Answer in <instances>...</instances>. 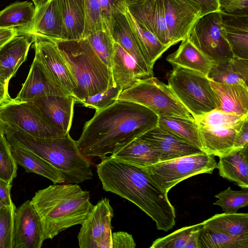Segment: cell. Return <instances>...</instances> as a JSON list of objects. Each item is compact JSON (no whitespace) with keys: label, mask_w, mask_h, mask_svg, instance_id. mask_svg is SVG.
I'll list each match as a JSON object with an SVG mask.
<instances>
[{"label":"cell","mask_w":248,"mask_h":248,"mask_svg":"<svg viewBox=\"0 0 248 248\" xmlns=\"http://www.w3.org/2000/svg\"><path fill=\"white\" fill-rule=\"evenodd\" d=\"M158 122V116L147 108L117 100L108 107L95 111L84 124L77 144L88 158L102 159L157 126Z\"/></svg>","instance_id":"cell-1"},{"label":"cell","mask_w":248,"mask_h":248,"mask_svg":"<svg viewBox=\"0 0 248 248\" xmlns=\"http://www.w3.org/2000/svg\"><path fill=\"white\" fill-rule=\"evenodd\" d=\"M221 11L227 13L248 12V0H233Z\"/></svg>","instance_id":"cell-51"},{"label":"cell","mask_w":248,"mask_h":248,"mask_svg":"<svg viewBox=\"0 0 248 248\" xmlns=\"http://www.w3.org/2000/svg\"><path fill=\"white\" fill-rule=\"evenodd\" d=\"M220 13L222 31L234 57L248 59V12Z\"/></svg>","instance_id":"cell-22"},{"label":"cell","mask_w":248,"mask_h":248,"mask_svg":"<svg viewBox=\"0 0 248 248\" xmlns=\"http://www.w3.org/2000/svg\"><path fill=\"white\" fill-rule=\"evenodd\" d=\"M3 132L11 145L28 149L55 167L65 183L79 184L93 178L91 164L81 152L67 133L52 138H38L2 125Z\"/></svg>","instance_id":"cell-4"},{"label":"cell","mask_w":248,"mask_h":248,"mask_svg":"<svg viewBox=\"0 0 248 248\" xmlns=\"http://www.w3.org/2000/svg\"><path fill=\"white\" fill-rule=\"evenodd\" d=\"M247 145H248V120L243 123L237 132L233 150L242 149Z\"/></svg>","instance_id":"cell-48"},{"label":"cell","mask_w":248,"mask_h":248,"mask_svg":"<svg viewBox=\"0 0 248 248\" xmlns=\"http://www.w3.org/2000/svg\"><path fill=\"white\" fill-rule=\"evenodd\" d=\"M123 10L144 55L153 67L155 62L169 47L162 44L152 32L140 25L128 11L123 0Z\"/></svg>","instance_id":"cell-31"},{"label":"cell","mask_w":248,"mask_h":248,"mask_svg":"<svg viewBox=\"0 0 248 248\" xmlns=\"http://www.w3.org/2000/svg\"><path fill=\"white\" fill-rule=\"evenodd\" d=\"M30 33L53 41L68 40L59 0H46L35 7Z\"/></svg>","instance_id":"cell-17"},{"label":"cell","mask_w":248,"mask_h":248,"mask_svg":"<svg viewBox=\"0 0 248 248\" xmlns=\"http://www.w3.org/2000/svg\"><path fill=\"white\" fill-rule=\"evenodd\" d=\"M31 102L53 126L65 134L71 128L75 99L71 95H51Z\"/></svg>","instance_id":"cell-19"},{"label":"cell","mask_w":248,"mask_h":248,"mask_svg":"<svg viewBox=\"0 0 248 248\" xmlns=\"http://www.w3.org/2000/svg\"><path fill=\"white\" fill-rule=\"evenodd\" d=\"M116 0H99L104 29L110 34L112 6Z\"/></svg>","instance_id":"cell-46"},{"label":"cell","mask_w":248,"mask_h":248,"mask_svg":"<svg viewBox=\"0 0 248 248\" xmlns=\"http://www.w3.org/2000/svg\"><path fill=\"white\" fill-rule=\"evenodd\" d=\"M44 241L40 217L27 200L15 210L13 248H40Z\"/></svg>","instance_id":"cell-13"},{"label":"cell","mask_w":248,"mask_h":248,"mask_svg":"<svg viewBox=\"0 0 248 248\" xmlns=\"http://www.w3.org/2000/svg\"><path fill=\"white\" fill-rule=\"evenodd\" d=\"M113 209L104 198L93 207L78 235L80 248H112L111 220Z\"/></svg>","instance_id":"cell-12"},{"label":"cell","mask_w":248,"mask_h":248,"mask_svg":"<svg viewBox=\"0 0 248 248\" xmlns=\"http://www.w3.org/2000/svg\"><path fill=\"white\" fill-rule=\"evenodd\" d=\"M68 40L83 38L85 23V0H59Z\"/></svg>","instance_id":"cell-33"},{"label":"cell","mask_w":248,"mask_h":248,"mask_svg":"<svg viewBox=\"0 0 248 248\" xmlns=\"http://www.w3.org/2000/svg\"><path fill=\"white\" fill-rule=\"evenodd\" d=\"M17 169L11 144L2 129L0 132V179L12 184L16 176Z\"/></svg>","instance_id":"cell-40"},{"label":"cell","mask_w":248,"mask_h":248,"mask_svg":"<svg viewBox=\"0 0 248 248\" xmlns=\"http://www.w3.org/2000/svg\"><path fill=\"white\" fill-rule=\"evenodd\" d=\"M86 38L102 61L111 69L114 42L110 34L100 30L91 33Z\"/></svg>","instance_id":"cell-39"},{"label":"cell","mask_w":248,"mask_h":248,"mask_svg":"<svg viewBox=\"0 0 248 248\" xmlns=\"http://www.w3.org/2000/svg\"><path fill=\"white\" fill-rule=\"evenodd\" d=\"M11 187L12 184L0 179V201L5 206H15L11 198Z\"/></svg>","instance_id":"cell-50"},{"label":"cell","mask_w":248,"mask_h":248,"mask_svg":"<svg viewBox=\"0 0 248 248\" xmlns=\"http://www.w3.org/2000/svg\"><path fill=\"white\" fill-rule=\"evenodd\" d=\"M166 22L172 46L185 39L201 16L198 5L190 0H162Z\"/></svg>","instance_id":"cell-14"},{"label":"cell","mask_w":248,"mask_h":248,"mask_svg":"<svg viewBox=\"0 0 248 248\" xmlns=\"http://www.w3.org/2000/svg\"><path fill=\"white\" fill-rule=\"evenodd\" d=\"M216 169L222 177L248 188V145L219 157Z\"/></svg>","instance_id":"cell-25"},{"label":"cell","mask_w":248,"mask_h":248,"mask_svg":"<svg viewBox=\"0 0 248 248\" xmlns=\"http://www.w3.org/2000/svg\"><path fill=\"white\" fill-rule=\"evenodd\" d=\"M199 5L201 9V16L204 15L220 11L221 10L219 3L217 0H190Z\"/></svg>","instance_id":"cell-49"},{"label":"cell","mask_w":248,"mask_h":248,"mask_svg":"<svg viewBox=\"0 0 248 248\" xmlns=\"http://www.w3.org/2000/svg\"><path fill=\"white\" fill-rule=\"evenodd\" d=\"M11 146L17 164L22 166L26 172L44 176L54 184L65 183L59 170L48 161L28 149L13 145Z\"/></svg>","instance_id":"cell-26"},{"label":"cell","mask_w":248,"mask_h":248,"mask_svg":"<svg viewBox=\"0 0 248 248\" xmlns=\"http://www.w3.org/2000/svg\"><path fill=\"white\" fill-rule=\"evenodd\" d=\"M85 23L83 38L98 31L104 30L99 0H85Z\"/></svg>","instance_id":"cell-44"},{"label":"cell","mask_w":248,"mask_h":248,"mask_svg":"<svg viewBox=\"0 0 248 248\" xmlns=\"http://www.w3.org/2000/svg\"><path fill=\"white\" fill-rule=\"evenodd\" d=\"M199 245V248H248V234L231 235L203 226Z\"/></svg>","instance_id":"cell-36"},{"label":"cell","mask_w":248,"mask_h":248,"mask_svg":"<svg viewBox=\"0 0 248 248\" xmlns=\"http://www.w3.org/2000/svg\"><path fill=\"white\" fill-rule=\"evenodd\" d=\"M2 124H1V123L0 122V132L2 130Z\"/></svg>","instance_id":"cell-58"},{"label":"cell","mask_w":248,"mask_h":248,"mask_svg":"<svg viewBox=\"0 0 248 248\" xmlns=\"http://www.w3.org/2000/svg\"><path fill=\"white\" fill-rule=\"evenodd\" d=\"M111 71L114 85L123 90L149 76L135 60L114 42Z\"/></svg>","instance_id":"cell-23"},{"label":"cell","mask_w":248,"mask_h":248,"mask_svg":"<svg viewBox=\"0 0 248 248\" xmlns=\"http://www.w3.org/2000/svg\"><path fill=\"white\" fill-rule=\"evenodd\" d=\"M51 95H70L49 78L33 60L25 82L14 99L17 101L29 102Z\"/></svg>","instance_id":"cell-21"},{"label":"cell","mask_w":248,"mask_h":248,"mask_svg":"<svg viewBox=\"0 0 248 248\" xmlns=\"http://www.w3.org/2000/svg\"><path fill=\"white\" fill-rule=\"evenodd\" d=\"M199 128L202 150L205 154L220 157L233 150L236 130L227 128Z\"/></svg>","instance_id":"cell-27"},{"label":"cell","mask_w":248,"mask_h":248,"mask_svg":"<svg viewBox=\"0 0 248 248\" xmlns=\"http://www.w3.org/2000/svg\"><path fill=\"white\" fill-rule=\"evenodd\" d=\"M76 80V102L114 86L111 69L100 59L86 38L54 41Z\"/></svg>","instance_id":"cell-5"},{"label":"cell","mask_w":248,"mask_h":248,"mask_svg":"<svg viewBox=\"0 0 248 248\" xmlns=\"http://www.w3.org/2000/svg\"><path fill=\"white\" fill-rule=\"evenodd\" d=\"M122 91L120 88L114 85L102 93L85 97L78 103L85 107L94 108L96 111L101 110L114 103Z\"/></svg>","instance_id":"cell-42"},{"label":"cell","mask_w":248,"mask_h":248,"mask_svg":"<svg viewBox=\"0 0 248 248\" xmlns=\"http://www.w3.org/2000/svg\"><path fill=\"white\" fill-rule=\"evenodd\" d=\"M135 20L154 34L164 45L172 46L166 22L162 0H136L125 3Z\"/></svg>","instance_id":"cell-16"},{"label":"cell","mask_w":248,"mask_h":248,"mask_svg":"<svg viewBox=\"0 0 248 248\" xmlns=\"http://www.w3.org/2000/svg\"><path fill=\"white\" fill-rule=\"evenodd\" d=\"M203 226L231 235L248 234V214H217L203 221Z\"/></svg>","instance_id":"cell-35"},{"label":"cell","mask_w":248,"mask_h":248,"mask_svg":"<svg viewBox=\"0 0 248 248\" xmlns=\"http://www.w3.org/2000/svg\"><path fill=\"white\" fill-rule=\"evenodd\" d=\"M215 197L218 200L213 204L220 206L225 213H236L248 205V188L235 191L229 187Z\"/></svg>","instance_id":"cell-38"},{"label":"cell","mask_w":248,"mask_h":248,"mask_svg":"<svg viewBox=\"0 0 248 248\" xmlns=\"http://www.w3.org/2000/svg\"><path fill=\"white\" fill-rule=\"evenodd\" d=\"M118 100L130 101L143 106L158 116L176 115L193 118L169 85L153 76L140 79L123 90Z\"/></svg>","instance_id":"cell-7"},{"label":"cell","mask_w":248,"mask_h":248,"mask_svg":"<svg viewBox=\"0 0 248 248\" xmlns=\"http://www.w3.org/2000/svg\"><path fill=\"white\" fill-rule=\"evenodd\" d=\"M194 118L200 127L227 128L238 131L248 120V114L237 115L215 109Z\"/></svg>","instance_id":"cell-37"},{"label":"cell","mask_w":248,"mask_h":248,"mask_svg":"<svg viewBox=\"0 0 248 248\" xmlns=\"http://www.w3.org/2000/svg\"><path fill=\"white\" fill-rule=\"evenodd\" d=\"M8 87L9 85L0 79V107L12 99L9 94Z\"/></svg>","instance_id":"cell-52"},{"label":"cell","mask_w":248,"mask_h":248,"mask_svg":"<svg viewBox=\"0 0 248 248\" xmlns=\"http://www.w3.org/2000/svg\"><path fill=\"white\" fill-rule=\"evenodd\" d=\"M17 32L13 30L0 28V46H2Z\"/></svg>","instance_id":"cell-53"},{"label":"cell","mask_w":248,"mask_h":248,"mask_svg":"<svg viewBox=\"0 0 248 248\" xmlns=\"http://www.w3.org/2000/svg\"><path fill=\"white\" fill-rule=\"evenodd\" d=\"M110 156L140 167L150 166L160 162L159 154L155 148L141 135Z\"/></svg>","instance_id":"cell-30"},{"label":"cell","mask_w":248,"mask_h":248,"mask_svg":"<svg viewBox=\"0 0 248 248\" xmlns=\"http://www.w3.org/2000/svg\"><path fill=\"white\" fill-rule=\"evenodd\" d=\"M34 14L35 6L31 2L11 3L0 11V28L30 33Z\"/></svg>","instance_id":"cell-28"},{"label":"cell","mask_w":248,"mask_h":248,"mask_svg":"<svg viewBox=\"0 0 248 248\" xmlns=\"http://www.w3.org/2000/svg\"><path fill=\"white\" fill-rule=\"evenodd\" d=\"M0 121L5 126L38 138H52L66 135L53 126L31 102L12 98L0 107Z\"/></svg>","instance_id":"cell-9"},{"label":"cell","mask_w":248,"mask_h":248,"mask_svg":"<svg viewBox=\"0 0 248 248\" xmlns=\"http://www.w3.org/2000/svg\"><path fill=\"white\" fill-rule=\"evenodd\" d=\"M33 35L29 32H17L0 49V79L9 85L20 66L27 60L33 43Z\"/></svg>","instance_id":"cell-18"},{"label":"cell","mask_w":248,"mask_h":248,"mask_svg":"<svg viewBox=\"0 0 248 248\" xmlns=\"http://www.w3.org/2000/svg\"><path fill=\"white\" fill-rule=\"evenodd\" d=\"M210 81L218 100L217 109L237 115L248 114V86Z\"/></svg>","instance_id":"cell-24"},{"label":"cell","mask_w":248,"mask_h":248,"mask_svg":"<svg viewBox=\"0 0 248 248\" xmlns=\"http://www.w3.org/2000/svg\"><path fill=\"white\" fill-rule=\"evenodd\" d=\"M1 46H0V48H1Z\"/></svg>","instance_id":"cell-59"},{"label":"cell","mask_w":248,"mask_h":248,"mask_svg":"<svg viewBox=\"0 0 248 248\" xmlns=\"http://www.w3.org/2000/svg\"><path fill=\"white\" fill-rule=\"evenodd\" d=\"M125 3H131V2H132L136 0H123Z\"/></svg>","instance_id":"cell-56"},{"label":"cell","mask_w":248,"mask_h":248,"mask_svg":"<svg viewBox=\"0 0 248 248\" xmlns=\"http://www.w3.org/2000/svg\"><path fill=\"white\" fill-rule=\"evenodd\" d=\"M32 34L35 52L33 60L49 78L74 97L77 84L57 44L43 36Z\"/></svg>","instance_id":"cell-11"},{"label":"cell","mask_w":248,"mask_h":248,"mask_svg":"<svg viewBox=\"0 0 248 248\" xmlns=\"http://www.w3.org/2000/svg\"><path fill=\"white\" fill-rule=\"evenodd\" d=\"M4 207H5V206L0 201V211Z\"/></svg>","instance_id":"cell-57"},{"label":"cell","mask_w":248,"mask_h":248,"mask_svg":"<svg viewBox=\"0 0 248 248\" xmlns=\"http://www.w3.org/2000/svg\"><path fill=\"white\" fill-rule=\"evenodd\" d=\"M16 208L15 206H5L0 211V248H13Z\"/></svg>","instance_id":"cell-43"},{"label":"cell","mask_w":248,"mask_h":248,"mask_svg":"<svg viewBox=\"0 0 248 248\" xmlns=\"http://www.w3.org/2000/svg\"><path fill=\"white\" fill-rule=\"evenodd\" d=\"M35 7L39 6L42 2L46 0H31Z\"/></svg>","instance_id":"cell-55"},{"label":"cell","mask_w":248,"mask_h":248,"mask_svg":"<svg viewBox=\"0 0 248 248\" xmlns=\"http://www.w3.org/2000/svg\"><path fill=\"white\" fill-rule=\"evenodd\" d=\"M220 7L221 10L227 6L233 0H217Z\"/></svg>","instance_id":"cell-54"},{"label":"cell","mask_w":248,"mask_h":248,"mask_svg":"<svg viewBox=\"0 0 248 248\" xmlns=\"http://www.w3.org/2000/svg\"><path fill=\"white\" fill-rule=\"evenodd\" d=\"M141 135L155 148L159 154L160 162L203 152L158 125Z\"/></svg>","instance_id":"cell-20"},{"label":"cell","mask_w":248,"mask_h":248,"mask_svg":"<svg viewBox=\"0 0 248 248\" xmlns=\"http://www.w3.org/2000/svg\"><path fill=\"white\" fill-rule=\"evenodd\" d=\"M203 227L202 222L183 227L155 239L150 248H199V236Z\"/></svg>","instance_id":"cell-34"},{"label":"cell","mask_w":248,"mask_h":248,"mask_svg":"<svg viewBox=\"0 0 248 248\" xmlns=\"http://www.w3.org/2000/svg\"><path fill=\"white\" fill-rule=\"evenodd\" d=\"M230 61L236 74L248 85V59L233 57Z\"/></svg>","instance_id":"cell-47"},{"label":"cell","mask_w":248,"mask_h":248,"mask_svg":"<svg viewBox=\"0 0 248 248\" xmlns=\"http://www.w3.org/2000/svg\"><path fill=\"white\" fill-rule=\"evenodd\" d=\"M172 65L168 85L193 118L217 108L218 100L206 76L189 69Z\"/></svg>","instance_id":"cell-6"},{"label":"cell","mask_w":248,"mask_h":248,"mask_svg":"<svg viewBox=\"0 0 248 248\" xmlns=\"http://www.w3.org/2000/svg\"><path fill=\"white\" fill-rule=\"evenodd\" d=\"M217 164L214 156L202 152L140 167L161 189L168 193L177 184L190 177L202 173H212Z\"/></svg>","instance_id":"cell-8"},{"label":"cell","mask_w":248,"mask_h":248,"mask_svg":"<svg viewBox=\"0 0 248 248\" xmlns=\"http://www.w3.org/2000/svg\"><path fill=\"white\" fill-rule=\"evenodd\" d=\"M207 78L221 84H243L248 86L235 72L230 60L213 62Z\"/></svg>","instance_id":"cell-41"},{"label":"cell","mask_w":248,"mask_h":248,"mask_svg":"<svg viewBox=\"0 0 248 248\" xmlns=\"http://www.w3.org/2000/svg\"><path fill=\"white\" fill-rule=\"evenodd\" d=\"M112 248H135L136 244L132 235L125 232L112 233Z\"/></svg>","instance_id":"cell-45"},{"label":"cell","mask_w":248,"mask_h":248,"mask_svg":"<svg viewBox=\"0 0 248 248\" xmlns=\"http://www.w3.org/2000/svg\"><path fill=\"white\" fill-rule=\"evenodd\" d=\"M31 202L40 217L44 240L81 225L93 207L90 192L77 184L50 185L36 192Z\"/></svg>","instance_id":"cell-3"},{"label":"cell","mask_w":248,"mask_h":248,"mask_svg":"<svg viewBox=\"0 0 248 248\" xmlns=\"http://www.w3.org/2000/svg\"><path fill=\"white\" fill-rule=\"evenodd\" d=\"M96 166L103 189L133 203L167 232L175 224V212L168 193L140 167L109 156Z\"/></svg>","instance_id":"cell-2"},{"label":"cell","mask_w":248,"mask_h":248,"mask_svg":"<svg viewBox=\"0 0 248 248\" xmlns=\"http://www.w3.org/2000/svg\"><path fill=\"white\" fill-rule=\"evenodd\" d=\"M123 0H116L112 6L110 33L118 44L150 77L153 67L142 52L123 10Z\"/></svg>","instance_id":"cell-15"},{"label":"cell","mask_w":248,"mask_h":248,"mask_svg":"<svg viewBox=\"0 0 248 248\" xmlns=\"http://www.w3.org/2000/svg\"><path fill=\"white\" fill-rule=\"evenodd\" d=\"M158 126L202 150L199 126L193 117L161 115L158 116Z\"/></svg>","instance_id":"cell-32"},{"label":"cell","mask_w":248,"mask_h":248,"mask_svg":"<svg viewBox=\"0 0 248 248\" xmlns=\"http://www.w3.org/2000/svg\"><path fill=\"white\" fill-rule=\"evenodd\" d=\"M166 60L171 65L189 69L206 77L213 63L187 38L181 41L178 49L169 55Z\"/></svg>","instance_id":"cell-29"},{"label":"cell","mask_w":248,"mask_h":248,"mask_svg":"<svg viewBox=\"0 0 248 248\" xmlns=\"http://www.w3.org/2000/svg\"><path fill=\"white\" fill-rule=\"evenodd\" d=\"M186 38L213 62L234 57L222 31L220 11L199 17Z\"/></svg>","instance_id":"cell-10"}]
</instances>
